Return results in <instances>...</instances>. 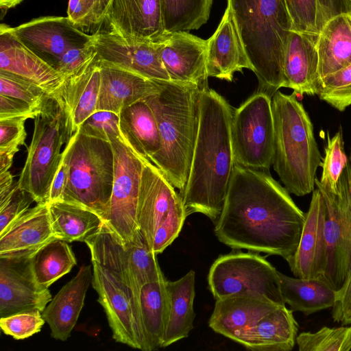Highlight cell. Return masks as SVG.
I'll use <instances>...</instances> for the list:
<instances>
[{
	"mask_svg": "<svg viewBox=\"0 0 351 351\" xmlns=\"http://www.w3.org/2000/svg\"><path fill=\"white\" fill-rule=\"evenodd\" d=\"M33 202H35L33 196L20 189L18 181H15L10 191L0 199V235L29 208Z\"/></svg>",
	"mask_w": 351,
	"mask_h": 351,
	"instance_id": "cell-45",
	"label": "cell"
},
{
	"mask_svg": "<svg viewBox=\"0 0 351 351\" xmlns=\"http://www.w3.org/2000/svg\"><path fill=\"white\" fill-rule=\"evenodd\" d=\"M161 57L171 81L207 86V40L184 31L166 32L160 38Z\"/></svg>",
	"mask_w": 351,
	"mask_h": 351,
	"instance_id": "cell-18",
	"label": "cell"
},
{
	"mask_svg": "<svg viewBox=\"0 0 351 351\" xmlns=\"http://www.w3.org/2000/svg\"><path fill=\"white\" fill-rule=\"evenodd\" d=\"M0 95L41 107L50 97L39 86L16 75L0 71Z\"/></svg>",
	"mask_w": 351,
	"mask_h": 351,
	"instance_id": "cell-42",
	"label": "cell"
},
{
	"mask_svg": "<svg viewBox=\"0 0 351 351\" xmlns=\"http://www.w3.org/2000/svg\"><path fill=\"white\" fill-rule=\"evenodd\" d=\"M100 81L101 69L97 57L82 71L66 78L58 96L71 117L73 133L96 112Z\"/></svg>",
	"mask_w": 351,
	"mask_h": 351,
	"instance_id": "cell-29",
	"label": "cell"
},
{
	"mask_svg": "<svg viewBox=\"0 0 351 351\" xmlns=\"http://www.w3.org/2000/svg\"><path fill=\"white\" fill-rule=\"evenodd\" d=\"M305 219L306 213L269 171L235 164L214 232L234 250L277 255L287 261L297 249Z\"/></svg>",
	"mask_w": 351,
	"mask_h": 351,
	"instance_id": "cell-1",
	"label": "cell"
},
{
	"mask_svg": "<svg viewBox=\"0 0 351 351\" xmlns=\"http://www.w3.org/2000/svg\"><path fill=\"white\" fill-rule=\"evenodd\" d=\"M208 285L215 300L247 295L285 305L278 271L258 252L234 250L219 256L210 268Z\"/></svg>",
	"mask_w": 351,
	"mask_h": 351,
	"instance_id": "cell-9",
	"label": "cell"
},
{
	"mask_svg": "<svg viewBox=\"0 0 351 351\" xmlns=\"http://www.w3.org/2000/svg\"><path fill=\"white\" fill-rule=\"evenodd\" d=\"M344 143L342 129L330 137L327 134V141L324 148L325 156L322 158L320 167L322 168L320 180L315 179L325 191L337 194L338 183L340 176L348 163L347 156L344 152Z\"/></svg>",
	"mask_w": 351,
	"mask_h": 351,
	"instance_id": "cell-38",
	"label": "cell"
},
{
	"mask_svg": "<svg viewBox=\"0 0 351 351\" xmlns=\"http://www.w3.org/2000/svg\"><path fill=\"white\" fill-rule=\"evenodd\" d=\"M231 138L236 164L269 171L274 153L271 96L258 90L233 110Z\"/></svg>",
	"mask_w": 351,
	"mask_h": 351,
	"instance_id": "cell-10",
	"label": "cell"
},
{
	"mask_svg": "<svg viewBox=\"0 0 351 351\" xmlns=\"http://www.w3.org/2000/svg\"><path fill=\"white\" fill-rule=\"evenodd\" d=\"M77 130L84 135L107 142H110L115 138L121 137L119 116L106 110L96 111L92 114Z\"/></svg>",
	"mask_w": 351,
	"mask_h": 351,
	"instance_id": "cell-44",
	"label": "cell"
},
{
	"mask_svg": "<svg viewBox=\"0 0 351 351\" xmlns=\"http://www.w3.org/2000/svg\"><path fill=\"white\" fill-rule=\"evenodd\" d=\"M298 324L293 311L279 306L247 330L237 343L256 351H291L298 336Z\"/></svg>",
	"mask_w": 351,
	"mask_h": 351,
	"instance_id": "cell-27",
	"label": "cell"
},
{
	"mask_svg": "<svg viewBox=\"0 0 351 351\" xmlns=\"http://www.w3.org/2000/svg\"><path fill=\"white\" fill-rule=\"evenodd\" d=\"M71 117L60 96L49 97L34 119V133L18 180L36 203L48 202L62 158L61 148L73 135Z\"/></svg>",
	"mask_w": 351,
	"mask_h": 351,
	"instance_id": "cell-7",
	"label": "cell"
},
{
	"mask_svg": "<svg viewBox=\"0 0 351 351\" xmlns=\"http://www.w3.org/2000/svg\"><path fill=\"white\" fill-rule=\"evenodd\" d=\"M69 172V164L62 154L59 168L51 184L48 203L62 201Z\"/></svg>",
	"mask_w": 351,
	"mask_h": 351,
	"instance_id": "cell-50",
	"label": "cell"
},
{
	"mask_svg": "<svg viewBox=\"0 0 351 351\" xmlns=\"http://www.w3.org/2000/svg\"><path fill=\"white\" fill-rule=\"evenodd\" d=\"M278 274L284 302L293 312L308 315L332 307L336 291L323 278L303 279L289 277L280 271Z\"/></svg>",
	"mask_w": 351,
	"mask_h": 351,
	"instance_id": "cell-33",
	"label": "cell"
},
{
	"mask_svg": "<svg viewBox=\"0 0 351 351\" xmlns=\"http://www.w3.org/2000/svg\"><path fill=\"white\" fill-rule=\"evenodd\" d=\"M12 30L25 46L55 69L65 52L88 45L93 39V34L77 27L68 16H40Z\"/></svg>",
	"mask_w": 351,
	"mask_h": 351,
	"instance_id": "cell-14",
	"label": "cell"
},
{
	"mask_svg": "<svg viewBox=\"0 0 351 351\" xmlns=\"http://www.w3.org/2000/svg\"><path fill=\"white\" fill-rule=\"evenodd\" d=\"M53 234L66 242H84L104 223L92 210L64 201L48 203Z\"/></svg>",
	"mask_w": 351,
	"mask_h": 351,
	"instance_id": "cell-34",
	"label": "cell"
},
{
	"mask_svg": "<svg viewBox=\"0 0 351 351\" xmlns=\"http://www.w3.org/2000/svg\"><path fill=\"white\" fill-rule=\"evenodd\" d=\"M291 30L318 36L326 23L343 13L351 12L348 0H285Z\"/></svg>",
	"mask_w": 351,
	"mask_h": 351,
	"instance_id": "cell-35",
	"label": "cell"
},
{
	"mask_svg": "<svg viewBox=\"0 0 351 351\" xmlns=\"http://www.w3.org/2000/svg\"><path fill=\"white\" fill-rule=\"evenodd\" d=\"M252 71L229 6L214 34L207 40L206 70L208 77L232 82L236 72Z\"/></svg>",
	"mask_w": 351,
	"mask_h": 351,
	"instance_id": "cell-22",
	"label": "cell"
},
{
	"mask_svg": "<svg viewBox=\"0 0 351 351\" xmlns=\"http://www.w3.org/2000/svg\"><path fill=\"white\" fill-rule=\"evenodd\" d=\"M54 239L49 204L37 203L0 235V256L34 252Z\"/></svg>",
	"mask_w": 351,
	"mask_h": 351,
	"instance_id": "cell-26",
	"label": "cell"
},
{
	"mask_svg": "<svg viewBox=\"0 0 351 351\" xmlns=\"http://www.w3.org/2000/svg\"><path fill=\"white\" fill-rule=\"evenodd\" d=\"M92 285L98 294L115 341L143 350L144 336L139 308L132 290L119 276L95 262Z\"/></svg>",
	"mask_w": 351,
	"mask_h": 351,
	"instance_id": "cell-13",
	"label": "cell"
},
{
	"mask_svg": "<svg viewBox=\"0 0 351 351\" xmlns=\"http://www.w3.org/2000/svg\"><path fill=\"white\" fill-rule=\"evenodd\" d=\"M350 171H351V153H350Z\"/></svg>",
	"mask_w": 351,
	"mask_h": 351,
	"instance_id": "cell-54",
	"label": "cell"
},
{
	"mask_svg": "<svg viewBox=\"0 0 351 351\" xmlns=\"http://www.w3.org/2000/svg\"><path fill=\"white\" fill-rule=\"evenodd\" d=\"M92 280L91 265L81 267L76 276L62 287L46 306L42 315L53 338L66 341L71 336Z\"/></svg>",
	"mask_w": 351,
	"mask_h": 351,
	"instance_id": "cell-25",
	"label": "cell"
},
{
	"mask_svg": "<svg viewBox=\"0 0 351 351\" xmlns=\"http://www.w3.org/2000/svg\"><path fill=\"white\" fill-rule=\"evenodd\" d=\"M298 95L278 90L271 97L274 123L273 167L286 189L304 196L315 189L322 157L313 126Z\"/></svg>",
	"mask_w": 351,
	"mask_h": 351,
	"instance_id": "cell-5",
	"label": "cell"
},
{
	"mask_svg": "<svg viewBox=\"0 0 351 351\" xmlns=\"http://www.w3.org/2000/svg\"><path fill=\"white\" fill-rule=\"evenodd\" d=\"M318 36L292 31L287 42L283 60L285 87L297 95L317 94L319 84Z\"/></svg>",
	"mask_w": 351,
	"mask_h": 351,
	"instance_id": "cell-23",
	"label": "cell"
},
{
	"mask_svg": "<svg viewBox=\"0 0 351 351\" xmlns=\"http://www.w3.org/2000/svg\"><path fill=\"white\" fill-rule=\"evenodd\" d=\"M96 57L97 52L92 42L84 47L71 49L65 52L56 69L67 78L82 71Z\"/></svg>",
	"mask_w": 351,
	"mask_h": 351,
	"instance_id": "cell-46",
	"label": "cell"
},
{
	"mask_svg": "<svg viewBox=\"0 0 351 351\" xmlns=\"http://www.w3.org/2000/svg\"><path fill=\"white\" fill-rule=\"evenodd\" d=\"M165 32L191 31L205 24L213 0H162Z\"/></svg>",
	"mask_w": 351,
	"mask_h": 351,
	"instance_id": "cell-37",
	"label": "cell"
},
{
	"mask_svg": "<svg viewBox=\"0 0 351 351\" xmlns=\"http://www.w3.org/2000/svg\"><path fill=\"white\" fill-rule=\"evenodd\" d=\"M332 317L342 326L351 325V271L348 273L341 287L336 291Z\"/></svg>",
	"mask_w": 351,
	"mask_h": 351,
	"instance_id": "cell-48",
	"label": "cell"
},
{
	"mask_svg": "<svg viewBox=\"0 0 351 351\" xmlns=\"http://www.w3.org/2000/svg\"><path fill=\"white\" fill-rule=\"evenodd\" d=\"M24 119L0 120V153L11 156L25 144L27 133Z\"/></svg>",
	"mask_w": 351,
	"mask_h": 351,
	"instance_id": "cell-47",
	"label": "cell"
},
{
	"mask_svg": "<svg viewBox=\"0 0 351 351\" xmlns=\"http://www.w3.org/2000/svg\"><path fill=\"white\" fill-rule=\"evenodd\" d=\"M326 206V267L322 278L337 291L351 271V171L349 163L338 183V193L315 182Z\"/></svg>",
	"mask_w": 351,
	"mask_h": 351,
	"instance_id": "cell-11",
	"label": "cell"
},
{
	"mask_svg": "<svg viewBox=\"0 0 351 351\" xmlns=\"http://www.w3.org/2000/svg\"><path fill=\"white\" fill-rule=\"evenodd\" d=\"M195 274L190 270L176 281L167 280L170 298V314L162 348L187 337L193 329L195 313L193 308Z\"/></svg>",
	"mask_w": 351,
	"mask_h": 351,
	"instance_id": "cell-32",
	"label": "cell"
},
{
	"mask_svg": "<svg viewBox=\"0 0 351 351\" xmlns=\"http://www.w3.org/2000/svg\"><path fill=\"white\" fill-rule=\"evenodd\" d=\"M258 91L272 96L285 87L283 60L291 21L285 0H227Z\"/></svg>",
	"mask_w": 351,
	"mask_h": 351,
	"instance_id": "cell-3",
	"label": "cell"
},
{
	"mask_svg": "<svg viewBox=\"0 0 351 351\" xmlns=\"http://www.w3.org/2000/svg\"><path fill=\"white\" fill-rule=\"evenodd\" d=\"M233 108L208 86L201 88L196 141L181 195L186 216L201 213L217 221L233 174L231 138Z\"/></svg>",
	"mask_w": 351,
	"mask_h": 351,
	"instance_id": "cell-2",
	"label": "cell"
},
{
	"mask_svg": "<svg viewBox=\"0 0 351 351\" xmlns=\"http://www.w3.org/2000/svg\"><path fill=\"white\" fill-rule=\"evenodd\" d=\"M316 95L339 111H344L351 105V64L322 78Z\"/></svg>",
	"mask_w": 351,
	"mask_h": 351,
	"instance_id": "cell-40",
	"label": "cell"
},
{
	"mask_svg": "<svg viewBox=\"0 0 351 351\" xmlns=\"http://www.w3.org/2000/svg\"><path fill=\"white\" fill-rule=\"evenodd\" d=\"M97 58L154 80L171 81L161 57L162 42L127 40L109 30L93 33Z\"/></svg>",
	"mask_w": 351,
	"mask_h": 351,
	"instance_id": "cell-15",
	"label": "cell"
},
{
	"mask_svg": "<svg viewBox=\"0 0 351 351\" xmlns=\"http://www.w3.org/2000/svg\"><path fill=\"white\" fill-rule=\"evenodd\" d=\"M62 154L69 166L62 200L86 208L106 221L112 191L114 156L110 142L77 130Z\"/></svg>",
	"mask_w": 351,
	"mask_h": 351,
	"instance_id": "cell-6",
	"label": "cell"
},
{
	"mask_svg": "<svg viewBox=\"0 0 351 351\" xmlns=\"http://www.w3.org/2000/svg\"><path fill=\"white\" fill-rule=\"evenodd\" d=\"M186 217L180 193L156 165L145 159L138 221L143 236L155 254L163 252L178 237Z\"/></svg>",
	"mask_w": 351,
	"mask_h": 351,
	"instance_id": "cell-8",
	"label": "cell"
},
{
	"mask_svg": "<svg viewBox=\"0 0 351 351\" xmlns=\"http://www.w3.org/2000/svg\"><path fill=\"white\" fill-rule=\"evenodd\" d=\"M13 156L0 154V173L9 171L13 162Z\"/></svg>",
	"mask_w": 351,
	"mask_h": 351,
	"instance_id": "cell-53",
	"label": "cell"
},
{
	"mask_svg": "<svg viewBox=\"0 0 351 351\" xmlns=\"http://www.w3.org/2000/svg\"><path fill=\"white\" fill-rule=\"evenodd\" d=\"M77 264L75 254L66 241L54 239L34 252L31 256L32 269L36 282L49 287Z\"/></svg>",
	"mask_w": 351,
	"mask_h": 351,
	"instance_id": "cell-36",
	"label": "cell"
},
{
	"mask_svg": "<svg viewBox=\"0 0 351 351\" xmlns=\"http://www.w3.org/2000/svg\"><path fill=\"white\" fill-rule=\"evenodd\" d=\"M0 71L39 86L50 97L59 95L66 80L62 73L25 46L5 23L0 26Z\"/></svg>",
	"mask_w": 351,
	"mask_h": 351,
	"instance_id": "cell-17",
	"label": "cell"
},
{
	"mask_svg": "<svg viewBox=\"0 0 351 351\" xmlns=\"http://www.w3.org/2000/svg\"><path fill=\"white\" fill-rule=\"evenodd\" d=\"M279 306L247 295L224 297L216 300L208 325L215 332L237 342L247 330Z\"/></svg>",
	"mask_w": 351,
	"mask_h": 351,
	"instance_id": "cell-24",
	"label": "cell"
},
{
	"mask_svg": "<svg viewBox=\"0 0 351 351\" xmlns=\"http://www.w3.org/2000/svg\"><path fill=\"white\" fill-rule=\"evenodd\" d=\"M110 143L114 156V178L109 213L104 223L128 243L140 231L138 204L145 159L134 154L122 137Z\"/></svg>",
	"mask_w": 351,
	"mask_h": 351,
	"instance_id": "cell-12",
	"label": "cell"
},
{
	"mask_svg": "<svg viewBox=\"0 0 351 351\" xmlns=\"http://www.w3.org/2000/svg\"><path fill=\"white\" fill-rule=\"evenodd\" d=\"M112 0H69L67 16L77 27L93 28L104 24Z\"/></svg>",
	"mask_w": 351,
	"mask_h": 351,
	"instance_id": "cell-41",
	"label": "cell"
},
{
	"mask_svg": "<svg viewBox=\"0 0 351 351\" xmlns=\"http://www.w3.org/2000/svg\"><path fill=\"white\" fill-rule=\"evenodd\" d=\"M38 310L20 312L0 317V326L4 334L19 340L39 332L45 320Z\"/></svg>",
	"mask_w": 351,
	"mask_h": 351,
	"instance_id": "cell-43",
	"label": "cell"
},
{
	"mask_svg": "<svg viewBox=\"0 0 351 351\" xmlns=\"http://www.w3.org/2000/svg\"><path fill=\"white\" fill-rule=\"evenodd\" d=\"M24 0H0L1 19H3L7 12L16 5H19Z\"/></svg>",
	"mask_w": 351,
	"mask_h": 351,
	"instance_id": "cell-52",
	"label": "cell"
},
{
	"mask_svg": "<svg viewBox=\"0 0 351 351\" xmlns=\"http://www.w3.org/2000/svg\"><path fill=\"white\" fill-rule=\"evenodd\" d=\"M166 282L163 276L145 284L141 289L139 308L144 336V351L162 348L171 307Z\"/></svg>",
	"mask_w": 351,
	"mask_h": 351,
	"instance_id": "cell-30",
	"label": "cell"
},
{
	"mask_svg": "<svg viewBox=\"0 0 351 351\" xmlns=\"http://www.w3.org/2000/svg\"><path fill=\"white\" fill-rule=\"evenodd\" d=\"M201 88L165 81L162 88L144 100L158 123L160 149L151 161L176 188L186 183L196 141Z\"/></svg>",
	"mask_w": 351,
	"mask_h": 351,
	"instance_id": "cell-4",
	"label": "cell"
},
{
	"mask_svg": "<svg viewBox=\"0 0 351 351\" xmlns=\"http://www.w3.org/2000/svg\"><path fill=\"white\" fill-rule=\"evenodd\" d=\"M41 107H35L21 100L0 95V120L34 119Z\"/></svg>",
	"mask_w": 351,
	"mask_h": 351,
	"instance_id": "cell-49",
	"label": "cell"
},
{
	"mask_svg": "<svg viewBox=\"0 0 351 351\" xmlns=\"http://www.w3.org/2000/svg\"><path fill=\"white\" fill-rule=\"evenodd\" d=\"M300 351H349L351 326H324L315 332H302L296 337Z\"/></svg>",
	"mask_w": 351,
	"mask_h": 351,
	"instance_id": "cell-39",
	"label": "cell"
},
{
	"mask_svg": "<svg viewBox=\"0 0 351 351\" xmlns=\"http://www.w3.org/2000/svg\"><path fill=\"white\" fill-rule=\"evenodd\" d=\"M122 138L139 157L151 161L160 149V137L155 115L143 99L124 108L119 114Z\"/></svg>",
	"mask_w": 351,
	"mask_h": 351,
	"instance_id": "cell-28",
	"label": "cell"
},
{
	"mask_svg": "<svg viewBox=\"0 0 351 351\" xmlns=\"http://www.w3.org/2000/svg\"><path fill=\"white\" fill-rule=\"evenodd\" d=\"M33 253L0 256V317L34 310L43 313L52 300L49 289L35 280Z\"/></svg>",
	"mask_w": 351,
	"mask_h": 351,
	"instance_id": "cell-16",
	"label": "cell"
},
{
	"mask_svg": "<svg viewBox=\"0 0 351 351\" xmlns=\"http://www.w3.org/2000/svg\"><path fill=\"white\" fill-rule=\"evenodd\" d=\"M14 182L13 176L10 171L0 173V199L4 197L10 191Z\"/></svg>",
	"mask_w": 351,
	"mask_h": 351,
	"instance_id": "cell-51",
	"label": "cell"
},
{
	"mask_svg": "<svg viewBox=\"0 0 351 351\" xmlns=\"http://www.w3.org/2000/svg\"><path fill=\"white\" fill-rule=\"evenodd\" d=\"M348 1L351 2V0H348Z\"/></svg>",
	"mask_w": 351,
	"mask_h": 351,
	"instance_id": "cell-55",
	"label": "cell"
},
{
	"mask_svg": "<svg viewBox=\"0 0 351 351\" xmlns=\"http://www.w3.org/2000/svg\"><path fill=\"white\" fill-rule=\"evenodd\" d=\"M105 23L127 40L157 41L166 32L162 0H112Z\"/></svg>",
	"mask_w": 351,
	"mask_h": 351,
	"instance_id": "cell-19",
	"label": "cell"
},
{
	"mask_svg": "<svg viewBox=\"0 0 351 351\" xmlns=\"http://www.w3.org/2000/svg\"><path fill=\"white\" fill-rule=\"evenodd\" d=\"M99 62L101 81L96 111H110L119 116L124 108L158 93L164 86L165 81L150 80Z\"/></svg>",
	"mask_w": 351,
	"mask_h": 351,
	"instance_id": "cell-21",
	"label": "cell"
},
{
	"mask_svg": "<svg viewBox=\"0 0 351 351\" xmlns=\"http://www.w3.org/2000/svg\"><path fill=\"white\" fill-rule=\"evenodd\" d=\"M319 82L325 76L351 64V12L329 20L318 36Z\"/></svg>",
	"mask_w": 351,
	"mask_h": 351,
	"instance_id": "cell-31",
	"label": "cell"
},
{
	"mask_svg": "<svg viewBox=\"0 0 351 351\" xmlns=\"http://www.w3.org/2000/svg\"><path fill=\"white\" fill-rule=\"evenodd\" d=\"M326 206L320 191L313 195L295 253L287 260L293 275L300 278L322 277L326 267Z\"/></svg>",
	"mask_w": 351,
	"mask_h": 351,
	"instance_id": "cell-20",
	"label": "cell"
}]
</instances>
